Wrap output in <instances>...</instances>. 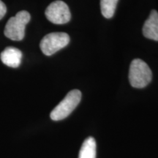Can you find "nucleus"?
Instances as JSON below:
<instances>
[{
    "mask_svg": "<svg viewBox=\"0 0 158 158\" xmlns=\"http://www.w3.org/2000/svg\"><path fill=\"white\" fill-rule=\"evenodd\" d=\"M78 158H96V141L94 138L89 137L84 141Z\"/></svg>",
    "mask_w": 158,
    "mask_h": 158,
    "instance_id": "8",
    "label": "nucleus"
},
{
    "mask_svg": "<svg viewBox=\"0 0 158 158\" xmlns=\"http://www.w3.org/2000/svg\"><path fill=\"white\" fill-rule=\"evenodd\" d=\"M143 35L148 39L158 41V13L152 10L143 27Z\"/></svg>",
    "mask_w": 158,
    "mask_h": 158,
    "instance_id": "6",
    "label": "nucleus"
},
{
    "mask_svg": "<svg viewBox=\"0 0 158 158\" xmlns=\"http://www.w3.org/2000/svg\"><path fill=\"white\" fill-rule=\"evenodd\" d=\"M70 37L64 32H52L45 35L41 40L40 47L46 56H51L68 45Z\"/></svg>",
    "mask_w": 158,
    "mask_h": 158,
    "instance_id": "4",
    "label": "nucleus"
},
{
    "mask_svg": "<svg viewBox=\"0 0 158 158\" xmlns=\"http://www.w3.org/2000/svg\"><path fill=\"white\" fill-rule=\"evenodd\" d=\"M0 57L3 64L10 68H16L21 64L22 53L19 49L14 47H7L2 52Z\"/></svg>",
    "mask_w": 158,
    "mask_h": 158,
    "instance_id": "7",
    "label": "nucleus"
},
{
    "mask_svg": "<svg viewBox=\"0 0 158 158\" xmlns=\"http://www.w3.org/2000/svg\"><path fill=\"white\" fill-rule=\"evenodd\" d=\"M81 100V92L74 89L68 92L65 98L53 109L50 114L54 121H59L67 118L73 111Z\"/></svg>",
    "mask_w": 158,
    "mask_h": 158,
    "instance_id": "3",
    "label": "nucleus"
},
{
    "mask_svg": "<svg viewBox=\"0 0 158 158\" xmlns=\"http://www.w3.org/2000/svg\"><path fill=\"white\" fill-rule=\"evenodd\" d=\"M152 73L144 61L135 59L132 61L129 70V81L134 88H144L151 82Z\"/></svg>",
    "mask_w": 158,
    "mask_h": 158,
    "instance_id": "1",
    "label": "nucleus"
},
{
    "mask_svg": "<svg viewBox=\"0 0 158 158\" xmlns=\"http://www.w3.org/2000/svg\"><path fill=\"white\" fill-rule=\"evenodd\" d=\"M30 19L31 15L27 11L19 12L7 21L4 31L5 35L12 40L19 41L23 40L25 35V27Z\"/></svg>",
    "mask_w": 158,
    "mask_h": 158,
    "instance_id": "2",
    "label": "nucleus"
},
{
    "mask_svg": "<svg viewBox=\"0 0 158 158\" xmlns=\"http://www.w3.org/2000/svg\"><path fill=\"white\" fill-rule=\"evenodd\" d=\"M6 13H7V7L3 2L0 0V20L5 16Z\"/></svg>",
    "mask_w": 158,
    "mask_h": 158,
    "instance_id": "10",
    "label": "nucleus"
},
{
    "mask_svg": "<svg viewBox=\"0 0 158 158\" xmlns=\"http://www.w3.org/2000/svg\"><path fill=\"white\" fill-rule=\"evenodd\" d=\"M47 19L55 24H64L70 21L71 14L68 5L62 1L51 3L45 12Z\"/></svg>",
    "mask_w": 158,
    "mask_h": 158,
    "instance_id": "5",
    "label": "nucleus"
},
{
    "mask_svg": "<svg viewBox=\"0 0 158 158\" xmlns=\"http://www.w3.org/2000/svg\"><path fill=\"white\" fill-rule=\"evenodd\" d=\"M118 0H100V8L102 15L106 19L114 16Z\"/></svg>",
    "mask_w": 158,
    "mask_h": 158,
    "instance_id": "9",
    "label": "nucleus"
}]
</instances>
